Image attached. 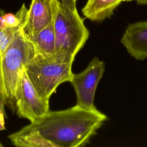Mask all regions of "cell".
<instances>
[{
	"label": "cell",
	"instance_id": "1",
	"mask_svg": "<svg viewBox=\"0 0 147 147\" xmlns=\"http://www.w3.org/2000/svg\"><path fill=\"white\" fill-rule=\"evenodd\" d=\"M107 119L97 109L88 110L75 105L63 110L49 111L42 118L11 134L36 131L56 147L84 146Z\"/></svg>",
	"mask_w": 147,
	"mask_h": 147
},
{
	"label": "cell",
	"instance_id": "2",
	"mask_svg": "<svg viewBox=\"0 0 147 147\" xmlns=\"http://www.w3.org/2000/svg\"><path fill=\"white\" fill-rule=\"evenodd\" d=\"M32 42L25 37L22 27L0 56V96L5 106L16 110L17 91L25 67L35 55Z\"/></svg>",
	"mask_w": 147,
	"mask_h": 147
},
{
	"label": "cell",
	"instance_id": "3",
	"mask_svg": "<svg viewBox=\"0 0 147 147\" xmlns=\"http://www.w3.org/2000/svg\"><path fill=\"white\" fill-rule=\"evenodd\" d=\"M56 37L55 55L74 62L89 37V31L77 9L59 3L54 22Z\"/></svg>",
	"mask_w": 147,
	"mask_h": 147
},
{
	"label": "cell",
	"instance_id": "4",
	"mask_svg": "<svg viewBox=\"0 0 147 147\" xmlns=\"http://www.w3.org/2000/svg\"><path fill=\"white\" fill-rule=\"evenodd\" d=\"M72 63L55 54L48 56L35 54L27 64L25 72L37 92L49 100L60 84L71 81Z\"/></svg>",
	"mask_w": 147,
	"mask_h": 147
},
{
	"label": "cell",
	"instance_id": "5",
	"mask_svg": "<svg viewBox=\"0 0 147 147\" xmlns=\"http://www.w3.org/2000/svg\"><path fill=\"white\" fill-rule=\"evenodd\" d=\"M105 69V63L94 57L83 71L74 74L70 83L76 94V105L86 109H96L94 105L95 94Z\"/></svg>",
	"mask_w": 147,
	"mask_h": 147
},
{
	"label": "cell",
	"instance_id": "6",
	"mask_svg": "<svg viewBox=\"0 0 147 147\" xmlns=\"http://www.w3.org/2000/svg\"><path fill=\"white\" fill-rule=\"evenodd\" d=\"M49 100L43 98L30 81L25 70L19 84L16 98V111L20 118L34 122L49 111Z\"/></svg>",
	"mask_w": 147,
	"mask_h": 147
},
{
	"label": "cell",
	"instance_id": "7",
	"mask_svg": "<svg viewBox=\"0 0 147 147\" xmlns=\"http://www.w3.org/2000/svg\"><path fill=\"white\" fill-rule=\"evenodd\" d=\"M59 3L57 0H32L22 27L24 34L28 40L54 21Z\"/></svg>",
	"mask_w": 147,
	"mask_h": 147
},
{
	"label": "cell",
	"instance_id": "8",
	"mask_svg": "<svg viewBox=\"0 0 147 147\" xmlns=\"http://www.w3.org/2000/svg\"><path fill=\"white\" fill-rule=\"evenodd\" d=\"M121 42L128 53L136 60L147 58V21L129 24L125 29Z\"/></svg>",
	"mask_w": 147,
	"mask_h": 147
},
{
	"label": "cell",
	"instance_id": "9",
	"mask_svg": "<svg viewBox=\"0 0 147 147\" xmlns=\"http://www.w3.org/2000/svg\"><path fill=\"white\" fill-rule=\"evenodd\" d=\"M133 0H87L82 11L91 21L101 22L110 18L118 6L124 2Z\"/></svg>",
	"mask_w": 147,
	"mask_h": 147
},
{
	"label": "cell",
	"instance_id": "10",
	"mask_svg": "<svg viewBox=\"0 0 147 147\" xmlns=\"http://www.w3.org/2000/svg\"><path fill=\"white\" fill-rule=\"evenodd\" d=\"M53 22L54 21L40 31L34 37L29 40L34 47L36 54L48 56L55 53L56 37Z\"/></svg>",
	"mask_w": 147,
	"mask_h": 147
},
{
	"label": "cell",
	"instance_id": "11",
	"mask_svg": "<svg viewBox=\"0 0 147 147\" xmlns=\"http://www.w3.org/2000/svg\"><path fill=\"white\" fill-rule=\"evenodd\" d=\"M8 137L14 145L18 147H56L54 144L36 131L18 136L11 134Z\"/></svg>",
	"mask_w": 147,
	"mask_h": 147
},
{
	"label": "cell",
	"instance_id": "12",
	"mask_svg": "<svg viewBox=\"0 0 147 147\" xmlns=\"http://www.w3.org/2000/svg\"><path fill=\"white\" fill-rule=\"evenodd\" d=\"M23 26L18 28H5L0 29V56L5 51L12 42L17 32Z\"/></svg>",
	"mask_w": 147,
	"mask_h": 147
},
{
	"label": "cell",
	"instance_id": "13",
	"mask_svg": "<svg viewBox=\"0 0 147 147\" xmlns=\"http://www.w3.org/2000/svg\"><path fill=\"white\" fill-rule=\"evenodd\" d=\"M59 2L68 6L72 9H76L77 0H57Z\"/></svg>",
	"mask_w": 147,
	"mask_h": 147
},
{
	"label": "cell",
	"instance_id": "14",
	"mask_svg": "<svg viewBox=\"0 0 147 147\" xmlns=\"http://www.w3.org/2000/svg\"><path fill=\"white\" fill-rule=\"evenodd\" d=\"M6 117L5 114L0 110V131L5 130V117Z\"/></svg>",
	"mask_w": 147,
	"mask_h": 147
},
{
	"label": "cell",
	"instance_id": "15",
	"mask_svg": "<svg viewBox=\"0 0 147 147\" xmlns=\"http://www.w3.org/2000/svg\"><path fill=\"white\" fill-rule=\"evenodd\" d=\"M0 110H1V111H2V112L5 114V115L6 116V113H5V105H3V103L2 101V99H1V96H0ZM3 146V145L1 144V142H0V146Z\"/></svg>",
	"mask_w": 147,
	"mask_h": 147
},
{
	"label": "cell",
	"instance_id": "16",
	"mask_svg": "<svg viewBox=\"0 0 147 147\" xmlns=\"http://www.w3.org/2000/svg\"><path fill=\"white\" fill-rule=\"evenodd\" d=\"M136 1L138 5H147V0H136Z\"/></svg>",
	"mask_w": 147,
	"mask_h": 147
}]
</instances>
